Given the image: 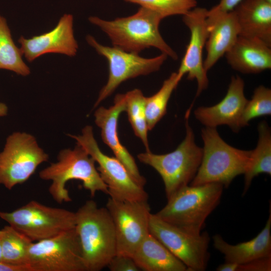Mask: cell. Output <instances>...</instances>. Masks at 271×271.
<instances>
[{
    "label": "cell",
    "mask_w": 271,
    "mask_h": 271,
    "mask_svg": "<svg viewBox=\"0 0 271 271\" xmlns=\"http://www.w3.org/2000/svg\"><path fill=\"white\" fill-rule=\"evenodd\" d=\"M163 19L160 14L140 7L135 14L126 17L106 21L91 16L88 20L107 35L114 47L136 54L154 47L168 57L177 60V53L160 32V24Z\"/></svg>",
    "instance_id": "1"
},
{
    "label": "cell",
    "mask_w": 271,
    "mask_h": 271,
    "mask_svg": "<svg viewBox=\"0 0 271 271\" xmlns=\"http://www.w3.org/2000/svg\"><path fill=\"white\" fill-rule=\"evenodd\" d=\"M75 214V229L79 237L86 271H99L107 267L116 254L113 223L106 208L87 200Z\"/></svg>",
    "instance_id": "2"
},
{
    "label": "cell",
    "mask_w": 271,
    "mask_h": 271,
    "mask_svg": "<svg viewBox=\"0 0 271 271\" xmlns=\"http://www.w3.org/2000/svg\"><path fill=\"white\" fill-rule=\"evenodd\" d=\"M223 186L219 183L187 185L168 199L156 215L193 235H199L207 218L220 203Z\"/></svg>",
    "instance_id": "3"
},
{
    "label": "cell",
    "mask_w": 271,
    "mask_h": 271,
    "mask_svg": "<svg viewBox=\"0 0 271 271\" xmlns=\"http://www.w3.org/2000/svg\"><path fill=\"white\" fill-rule=\"evenodd\" d=\"M95 163L85 149L77 144L73 149L61 150L57 161L41 170L39 177L42 180L51 181L49 193L59 204L72 201L66 187L71 180L81 181L92 197L99 191L108 194L107 186L95 168Z\"/></svg>",
    "instance_id": "4"
},
{
    "label": "cell",
    "mask_w": 271,
    "mask_h": 271,
    "mask_svg": "<svg viewBox=\"0 0 271 271\" xmlns=\"http://www.w3.org/2000/svg\"><path fill=\"white\" fill-rule=\"evenodd\" d=\"M201 137L204 145L202 160L190 185L215 183L228 187L236 177L245 173L251 151L228 145L221 138L216 127L203 128Z\"/></svg>",
    "instance_id": "5"
},
{
    "label": "cell",
    "mask_w": 271,
    "mask_h": 271,
    "mask_svg": "<svg viewBox=\"0 0 271 271\" xmlns=\"http://www.w3.org/2000/svg\"><path fill=\"white\" fill-rule=\"evenodd\" d=\"M190 112L188 109L185 114V138L174 151L163 155L146 151L137 156L139 161L160 174L167 199L191 183L201 162L203 149L195 143L194 133L189 122Z\"/></svg>",
    "instance_id": "6"
},
{
    "label": "cell",
    "mask_w": 271,
    "mask_h": 271,
    "mask_svg": "<svg viewBox=\"0 0 271 271\" xmlns=\"http://www.w3.org/2000/svg\"><path fill=\"white\" fill-rule=\"evenodd\" d=\"M0 218L32 242L50 238L75 227V212L35 200L12 212L0 211Z\"/></svg>",
    "instance_id": "7"
},
{
    "label": "cell",
    "mask_w": 271,
    "mask_h": 271,
    "mask_svg": "<svg viewBox=\"0 0 271 271\" xmlns=\"http://www.w3.org/2000/svg\"><path fill=\"white\" fill-rule=\"evenodd\" d=\"M69 136L98 164L97 170L107 186L110 198L118 201L148 200V195L144 187L132 178L121 162L100 150L94 137L91 126H85L81 134Z\"/></svg>",
    "instance_id": "8"
},
{
    "label": "cell",
    "mask_w": 271,
    "mask_h": 271,
    "mask_svg": "<svg viewBox=\"0 0 271 271\" xmlns=\"http://www.w3.org/2000/svg\"><path fill=\"white\" fill-rule=\"evenodd\" d=\"M48 155L32 134L16 131L9 135L0 152V185L8 190L26 182Z\"/></svg>",
    "instance_id": "9"
},
{
    "label": "cell",
    "mask_w": 271,
    "mask_h": 271,
    "mask_svg": "<svg viewBox=\"0 0 271 271\" xmlns=\"http://www.w3.org/2000/svg\"><path fill=\"white\" fill-rule=\"evenodd\" d=\"M32 271H86L75 228L32 242L27 254Z\"/></svg>",
    "instance_id": "10"
},
{
    "label": "cell",
    "mask_w": 271,
    "mask_h": 271,
    "mask_svg": "<svg viewBox=\"0 0 271 271\" xmlns=\"http://www.w3.org/2000/svg\"><path fill=\"white\" fill-rule=\"evenodd\" d=\"M86 39L90 46L106 58L109 66L108 80L101 89L94 107L111 94L122 82L158 71L168 58L163 53L154 58H144L139 54L101 45L91 35H87Z\"/></svg>",
    "instance_id": "11"
},
{
    "label": "cell",
    "mask_w": 271,
    "mask_h": 271,
    "mask_svg": "<svg viewBox=\"0 0 271 271\" xmlns=\"http://www.w3.org/2000/svg\"><path fill=\"white\" fill-rule=\"evenodd\" d=\"M149 232L180 259L189 271H203L210 258V238L206 231L199 235L188 233L156 215L151 214Z\"/></svg>",
    "instance_id": "12"
},
{
    "label": "cell",
    "mask_w": 271,
    "mask_h": 271,
    "mask_svg": "<svg viewBox=\"0 0 271 271\" xmlns=\"http://www.w3.org/2000/svg\"><path fill=\"white\" fill-rule=\"evenodd\" d=\"M106 208L112 219L116 254L131 257L149 233L151 213L147 201H118L108 198Z\"/></svg>",
    "instance_id": "13"
},
{
    "label": "cell",
    "mask_w": 271,
    "mask_h": 271,
    "mask_svg": "<svg viewBox=\"0 0 271 271\" xmlns=\"http://www.w3.org/2000/svg\"><path fill=\"white\" fill-rule=\"evenodd\" d=\"M207 11L206 8L196 7L183 15V22L190 32V38L177 72L182 78L187 74L188 80L197 81L196 97L199 96L209 85L202 56L208 35Z\"/></svg>",
    "instance_id": "14"
},
{
    "label": "cell",
    "mask_w": 271,
    "mask_h": 271,
    "mask_svg": "<svg viewBox=\"0 0 271 271\" xmlns=\"http://www.w3.org/2000/svg\"><path fill=\"white\" fill-rule=\"evenodd\" d=\"M18 42L22 55L30 62L50 53L74 56L78 45L74 35L73 17L64 14L50 31L29 39L21 36Z\"/></svg>",
    "instance_id": "15"
},
{
    "label": "cell",
    "mask_w": 271,
    "mask_h": 271,
    "mask_svg": "<svg viewBox=\"0 0 271 271\" xmlns=\"http://www.w3.org/2000/svg\"><path fill=\"white\" fill-rule=\"evenodd\" d=\"M244 88L243 80L238 75L232 76L221 101L212 106L198 107L194 111L195 117L205 127L227 125L233 131L238 132L241 128L240 119L248 101Z\"/></svg>",
    "instance_id": "16"
},
{
    "label": "cell",
    "mask_w": 271,
    "mask_h": 271,
    "mask_svg": "<svg viewBox=\"0 0 271 271\" xmlns=\"http://www.w3.org/2000/svg\"><path fill=\"white\" fill-rule=\"evenodd\" d=\"M126 110L125 94H117L113 104L107 108H98L94 112L95 124L101 129L103 142L108 146L116 158L124 166L132 178L144 187L146 180L141 174L132 155L120 142L117 132V121L120 113Z\"/></svg>",
    "instance_id": "17"
},
{
    "label": "cell",
    "mask_w": 271,
    "mask_h": 271,
    "mask_svg": "<svg viewBox=\"0 0 271 271\" xmlns=\"http://www.w3.org/2000/svg\"><path fill=\"white\" fill-rule=\"evenodd\" d=\"M207 55L204 67L208 72L231 48L239 36V29L233 10L223 12L214 6L207 11Z\"/></svg>",
    "instance_id": "18"
},
{
    "label": "cell",
    "mask_w": 271,
    "mask_h": 271,
    "mask_svg": "<svg viewBox=\"0 0 271 271\" xmlns=\"http://www.w3.org/2000/svg\"><path fill=\"white\" fill-rule=\"evenodd\" d=\"M270 48L259 39L239 36L225 56L234 70L244 74H256L271 68Z\"/></svg>",
    "instance_id": "19"
},
{
    "label": "cell",
    "mask_w": 271,
    "mask_h": 271,
    "mask_svg": "<svg viewBox=\"0 0 271 271\" xmlns=\"http://www.w3.org/2000/svg\"><path fill=\"white\" fill-rule=\"evenodd\" d=\"M215 248L224 255L225 262L245 264L257 259L271 257V212L265 226L253 239L232 245L219 234L213 237Z\"/></svg>",
    "instance_id": "20"
},
{
    "label": "cell",
    "mask_w": 271,
    "mask_h": 271,
    "mask_svg": "<svg viewBox=\"0 0 271 271\" xmlns=\"http://www.w3.org/2000/svg\"><path fill=\"white\" fill-rule=\"evenodd\" d=\"M239 36L259 39L271 46V4L264 0H242L233 10Z\"/></svg>",
    "instance_id": "21"
},
{
    "label": "cell",
    "mask_w": 271,
    "mask_h": 271,
    "mask_svg": "<svg viewBox=\"0 0 271 271\" xmlns=\"http://www.w3.org/2000/svg\"><path fill=\"white\" fill-rule=\"evenodd\" d=\"M132 257L141 270H188L187 266L150 232Z\"/></svg>",
    "instance_id": "22"
},
{
    "label": "cell",
    "mask_w": 271,
    "mask_h": 271,
    "mask_svg": "<svg viewBox=\"0 0 271 271\" xmlns=\"http://www.w3.org/2000/svg\"><path fill=\"white\" fill-rule=\"evenodd\" d=\"M258 140L256 148L251 150L244 175L243 195L248 190L253 179L260 174L271 175V131L266 121L257 127Z\"/></svg>",
    "instance_id": "23"
},
{
    "label": "cell",
    "mask_w": 271,
    "mask_h": 271,
    "mask_svg": "<svg viewBox=\"0 0 271 271\" xmlns=\"http://www.w3.org/2000/svg\"><path fill=\"white\" fill-rule=\"evenodd\" d=\"M22 54L13 41L6 19L0 15V69L26 76L30 69L22 58Z\"/></svg>",
    "instance_id": "24"
},
{
    "label": "cell",
    "mask_w": 271,
    "mask_h": 271,
    "mask_svg": "<svg viewBox=\"0 0 271 271\" xmlns=\"http://www.w3.org/2000/svg\"><path fill=\"white\" fill-rule=\"evenodd\" d=\"M2 231L3 261L14 265L27 264L28 251L32 241L10 225L5 226Z\"/></svg>",
    "instance_id": "25"
},
{
    "label": "cell",
    "mask_w": 271,
    "mask_h": 271,
    "mask_svg": "<svg viewBox=\"0 0 271 271\" xmlns=\"http://www.w3.org/2000/svg\"><path fill=\"white\" fill-rule=\"evenodd\" d=\"M177 72L172 73L155 94L146 97L145 112L149 130H152L167 112L168 101L182 79Z\"/></svg>",
    "instance_id": "26"
},
{
    "label": "cell",
    "mask_w": 271,
    "mask_h": 271,
    "mask_svg": "<svg viewBox=\"0 0 271 271\" xmlns=\"http://www.w3.org/2000/svg\"><path fill=\"white\" fill-rule=\"evenodd\" d=\"M125 94L126 110L129 121L135 135L141 139L147 152L149 148L148 132L149 131L145 112L146 97L142 91L134 89Z\"/></svg>",
    "instance_id": "27"
},
{
    "label": "cell",
    "mask_w": 271,
    "mask_h": 271,
    "mask_svg": "<svg viewBox=\"0 0 271 271\" xmlns=\"http://www.w3.org/2000/svg\"><path fill=\"white\" fill-rule=\"evenodd\" d=\"M271 115V90L263 85L256 87L251 99L248 100L243 109L240 121L242 128L248 125L252 119Z\"/></svg>",
    "instance_id": "28"
},
{
    "label": "cell",
    "mask_w": 271,
    "mask_h": 271,
    "mask_svg": "<svg viewBox=\"0 0 271 271\" xmlns=\"http://www.w3.org/2000/svg\"><path fill=\"white\" fill-rule=\"evenodd\" d=\"M126 2L136 4L163 17L184 15L197 7V0H124Z\"/></svg>",
    "instance_id": "29"
},
{
    "label": "cell",
    "mask_w": 271,
    "mask_h": 271,
    "mask_svg": "<svg viewBox=\"0 0 271 271\" xmlns=\"http://www.w3.org/2000/svg\"><path fill=\"white\" fill-rule=\"evenodd\" d=\"M107 267L111 271H139L141 269L131 257L116 254Z\"/></svg>",
    "instance_id": "30"
},
{
    "label": "cell",
    "mask_w": 271,
    "mask_h": 271,
    "mask_svg": "<svg viewBox=\"0 0 271 271\" xmlns=\"http://www.w3.org/2000/svg\"><path fill=\"white\" fill-rule=\"evenodd\" d=\"M271 257L256 259L249 262L238 264L237 271H270Z\"/></svg>",
    "instance_id": "31"
},
{
    "label": "cell",
    "mask_w": 271,
    "mask_h": 271,
    "mask_svg": "<svg viewBox=\"0 0 271 271\" xmlns=\"http://www.w3.org/2000/svg\"><path fill=\"white\" fill-rule=\"evenodd\" d=\"M0 271H32L28 264L14 265L0 261Z\"/></svg>",
    "instance_id": "32"
},
{
    "label": "cell",
    "mask_w": 271,
    "mask_h": 271,
    "mask_svg": "<svg viewBox=\"0 0 271 271\" xmlns=\"http://www.w3.org/2000/svg\"><path fill=\"white\" fill-rule=\"evenodd\" d=\"M242 0H221L215 6L218 10L223 12L232 11Z\"/></svg>",
    "instance_id": "33"
},
{
    "label": "cell",
    "mask_w": 271,
    "mask_h": 271,
    "mask_svg": "<svg viewBox=\"0 0 271 271\" xmlns=\"http://www.w3.org/2000/svg\"><path fill=\"white\" fill-rule=\"evenodd\" d=\"M238 264L233 262H225L216 268L218 271H237Z\"/></svg>",
    "instance_id": "34"
},
{
    "label": "cell",
    "mask_w": 271,
    "mask_h": 271,
    "mask_svg": "<svg viewBox=\"0 0 271 271\" xmlns=\"http://www.w3.org/2000/svg\"><path fill=\"white\" fill-rule=\"evenodd\" d=\"M8 113V107L4 102H0V117L5 116Z\"/></svg>",
    "instance_id": "35"
},
{
    "label": "cell",
    "mask_w": 271,
    "mask_h": 271,
    "mask_svg": "<svg viewBox=\"0 0 271 271\" xmlns=\"http://www.w3.org/2000/svg\"><path fill=\"white\" fill-rule=\"evenodd\" d=\"M2 260H3L2 251L1 243V240H0V261H3Z\"/></svg>",
    "instance_id": "36"
},
{
    "label": "cell",
    "mask_w": 271,
    "mask_h": 271,
    "mask_svg": "<svg viewBox=\"0 0 271 271\" xmlns=\"http://www.w3.org/2000/svg\"><path fill=\"white\" fill-rule=\"evenodd\" d=\"M264 1L271 4V0H264Z\"/></svg>",
    "instance_id": "37"
},
{
    "label": "cell",
    "mask_w": 271,
    "mask_h": 271,
    "mask_svg": "<svg viewBox=\"0 0 271 271\" xmlns=\"http://www.w3.org/2000/svg\"><path fill=\"white\" fill-rule=\"evenodd\" d=\"M2 233V229H1V230H0V237H1V236Z\"/></svg>",
    "instance_id": "38"
}]
</instances>
